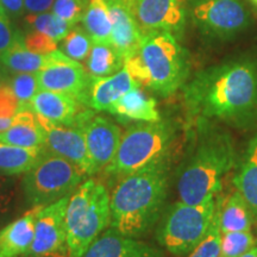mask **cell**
<instances>
[{
  "mask_svg": "<svg viewBox=\"0 0 257 257\" xmlns=\"http://www.w3.org/2000/svg\"><path fill=\"white\" fill-rule=\"evenodd\" d=\"M185 101L205 119L239 120L257 113V63L236 59L199 72L185 86Z\"/></svg>",
  "mask_w": 257,
  "mask_h": 257,
  "instance_id": "6da1fadb",
  "label": "cell"
},
{
  "mask_svg": "<svg viewBox=\"0 0 257 257\" xmlns=\"http://www.w3.org/2000/svg\"><path fill=\"white\" fill-rule=\"evenodd\" d=\"M168 189L166 161L124 175L110 194V226L127 237L141 238L161 217Z\"/></svg>",
  "mask_w": 257,
  "mask_h": 257,
  "instance_id": "7a4b0ae2",
  "label": "cell"
},
{
  "mask_svg": "<svg viewBox=\"0 0 257 257\" xmlns=\"http://www.w3.org/2000/svg\"><path fill=\"white\" fill-rule=\"evenodd\" d=\"M124 67L141 86L169 96L187 81L189 57L169 32L146 31L137 53L125 61Z\"/></svg>",
  "mask_w": 257,
  "mask_h": 257,
  "instance_id": "3957f363",
  "label": "cell"
},
{
  "mask_svg": "<svg viewBox=\"0 0 257 257\" xmlns=\"http://www.w3.org/2000/svg\"><path fill=\"white\" fill-rule=\"evenodd\" d=\"M234 162V149L226 134L210 133L198 143L178 181L180 201L200 204L220 192L224 176Z\"/></svg>",
  "mask_w": 257,
  "mask_h": 257,
  "instance_id": "277c9868",
  "label": "cell"
},
{
  "mask_svg": "<svg viewBox=\"0 0 257 257\" xmlns=\"http://www.w3.org/2000/svg\"><path fill=\"white\" fill-rule=\"evenodd\" d=\"M111 224L110 193L100 182L85 180L70 194L66 211L68 257H82Z\"/></svg>",
  "mask_w": 257,
  "mask_h": 257,
  "instance_id": "5b68a950",
  "label": "cell"
},
{
  "mask_svg": "<svg viewBox=\"0 0 257 257\" xmlns=\"http://www.w3.org/2000/svg\"><path fill=\"white\" fill-rule=\"evenodd\" d=\"M85 176L78 166L47 150L23 175L21 188L30 206H47L69 197L82 184Z\"/></svg>",
  "mask_w": 257,
  "mask_h": 257,
  "instance_id": "8992f818",
  "label": "cell"
},
{
  "mask_svg": "<svg viewBox=\"0 0 257 257\" xmlns=\"http://www.w3.org/2000/svg\"><path fill=\"white\" fill-rule=\"evenodd\" d=\"M173 141V130L162 121L144 123L128 127L114 159L106 168L115 175H127L165 160Z\"/></svg>",
  "mask_w": 257,
  "mask_h": 257,
  "instance_id": "52a82bcc",
  "label": "cell"
},
{
  "mask_svg": "<svg viewBox=\"0 0 257 257\" xmlns=\"http://www.w3.org/2000/svg\"><path fill=\"white\" fill-rule=\"evenodd\" d=\"M217 208L216 197L200 204L179 201L169 208L157 230V239L175 256H187L206 236Z\"/></svg>",
  "mask_w": 257,
  "mask_h": 257,
  "instance_id": "ba28073f",
  "label": "cell"
},
{
  "mask_svg": "<svg viewBox=\"0 0 257 257\" xmlns=\"http://www.w3.org/2000/svg\"><path fill=\"white\" fill-rule=\"evenodd\" d=\"M192 18L199 30L218 38L236 36L251 22L242 0H202L192 5Z\"/></svg>",
  "mask_w": 257,
  "mask_h": 257,
  "instance_id": "9c48e42d",
  "label": "cell"
},
{
  "mask_svg": "<svg viewBox=\"0 0 257 257\" xmlns=\"http://www.w3.org/2000/svg\"><path fill=\"white\" fill-rule=\"evenodd\" d=\"M75 126L82 130L91 161L92 175L101 172L113 161L121 140L118 125L93 111H81L76 118Z\"/></svg>",
  "mask_w": 257,
  "mask_h": 257,
  "instance_id": "30bf717a",
  "label": "cell"
},
{
  "mask_svg": "<svg viewBox=\"0 0 257 257\" xmlns=\"http://www.w3.org/2000/svg\"><path fill=\"white\" fill-rule=\"evenodd\" d=\"M36 75L41 89L68 94L85 104L91 76L81 63L61 50L48 54L47 63Z\"/></svg>",
  "mask_w": 257,
  "mask_h": 257,
  "instance_id": "8fae6325",
  "label": "cell"
},
{
  "mask_svg": "<svg viewBox=\"0 0 257 257\" xmlns=\"http://www.w3.org/2000/svg\"><path fill=\"white\" fill-rule=\"evenodd\" d=\"M69 197L41 208L35 223L34 242L28 255L32 257H68L66 211Z\"/></svg>",
  "mask_w": 257,
  "mask_h": 257,
  "instance_id": "7c38bea8",
  "label": "cell"
},
{
  "mask_svg": "<svg viewBox=\"0 0 257 257\" xmlns=\"http://www.w3.org/2000/svg\"><path fill=\"white\" fill-rule=\"evenodd\" d=\"M133 14L143 32L166 31L178 40L187 22L186 0H134Z\"/></svg>",
  "mask_w": 257,
  "mask_h": 257,
  "instance_id": "4fadbf2b",
  "label": "cell"
},
{
  "mask_svg": "<svg viewBox=\"0 0 257 257\" xmlns=\"http://www.w3.org/2000/svg\"><path fill=\"white\" fill-rule=\"evenodd\" d=\"M44 131V147L48 152L70 161L86 175H92L85 136L79 126L64 125L37 115Z\"/></svg>",
  "mask_w": 257,
  "mask_h": 257,
  "instance_id": "5bb4252c",
  "label": "cell"
},
{
  "mask_svg": "<svg viewBox=\"0 0 257 257\" xmlns=\"http://www.w3.org/2000/svg\"><path fill=\"white\" fill-rule=\"evenodd\" d=\"M112 22L111 44L124 62L140 48L143 31L124 0H105Z\"/></svg>",
  "mask_w": 257,
  "mask_h": 257,
  "instance_id": "9a60e30c",
  "label": "cell"
},
{
  "mask_svg": "<svg viewBox=\"0 0 257 257\" xmlns=\"http://www.w3.org/2000/svg\"><path fill=\"white\" fill-rule=\"evenodd\" d=\"M82 257H163V253L156 246L110 227L93 240Z\"/></svg>",
  "mask_w": 257,
  "mask_h": 257,
  "instance_id": "2e32d148",
  "label": "cell"
},
{
  "mask_svg": "<svg viewBox=\"0 0 257 257\" xmlns=\"http://www.w3.org/2000/svg\"><path fill=\"white\" fill-rule=\"evenodd\" d=\"M141 85L130 72L123 67L119 72L102 78H91L85 104L94 111L108 112L110 107L120 96Z\"/></svg>",
  "mask_w": 257,
  "mask_h": 257,
  "instance_id": "e0dca14e",
  "label": "cell"
},
{
  "mask_svg": "<svg viewBox=\"0 0 257 257\" xmlns=\"http://www.w3.org/2000/svg\"><path fill=\"white\" fill-rule=\"evenodd\" d=\"M42 207H32L18 219L0 229V257L28 255L34 242L37 214Z\"/></svg>",
  "mask_w": 257,
  "mask_h": 257,
  "instance_id": "ac0fdd59",
  "label": "cell"
},
{
  "mask_svg": "<svg viewBox=\"0 0 257 257\" xmlns=\"http://www.w3.org/2000/svg\"><path fill=\"white\" fill-rule=\"evenodd\" d=\"M79 104L80 101L68 94L40 89L29 102V107L51 121L75 126L80 113Z\"/></svg>",
  "mask_w": 257,
  "mask_h": 257,
  "instance_id": "d6986e66",
  "label": "cell"
},
{
  "mask_svg": "<svg viewBox=\"0 0 257 257\" xmlns=\"http://www.w3.org/2000/svg\"><path fill=\"white\" fill-rule=\"evenodd\" d=\"M0 141L22 148L44 147V131L29 105L19 106L10 126L0 133Z\"/></svg>",
  "mask_w": 257,
  "mask_h": 257,
  "instance_id": "ffe728a7",
  "label": "cell"
},
{
  "mask_svg": "<svg viewBox=\"0 0 257 257\" xmlns=\"http://www.w3.org/2000/svg\"><path fill=\"white\" fill-rule=\"evenodd\" d=\"M123 120L156 123L161 120L156 100L148 96L141 87H136L120 96L108 110Z\"/></svg>",
  "mask_w": 257,
  "mask_h": 257,
  "instance_id": "44dd1931",
  "label": "cell"
},
{
  "mask_svg": "<svg viewBox=\"0 0 257 257\" xmlns=\"http://www.w3.org/2000/svg\"><path fill=\"white\" fill-rule=\"evenodd\" d=\"M237 192L245 201L257 224V135L250 141L242 165L234 178Z\"/></svg>",
  "mask_w": 257,
  "mask_h": 257,
  "instance_id": "7402d4cb",
  "label": "cell"
},
{
  "mask_svg": "<svg viewBox=\"0 0 257 257\" xmlns=\"http://www.w3.org/2000/svg\"><path fill=\"white\" fill-rule=\"evenodd\" d=\"M46 147L22 148L0 141V175H24L42 159Z\"/></svg>",
  "mask_w": 257,
  "mask_h": 257,
  "instance_id": "603a6c76",
  "label": "cell"
},
{
  "mask_svg": "<svg viewBox=\"0 0 257 257\" xmlns=\"http://www.w3.org/2000/svg\"><path fill=\"white\" fill-rule=\"evenodd\" d=\"M218 213L221 233L231 231H251L252 216L238 192L230 195L225 201L219 200Z\"/></svg>",
  "mask_w": 257,
  "mask_h": 257,
  "instance_id": "cb8c5ba5",
  "label": "cell"
},
{
  "mask_svg": "<svg viewBox=\"0 0 257 257\" xmlns=\"http://www.w3.org/2000/svg\"><path fill=\"white\" fill-rule=\"evenodd\" d=\"M48 61V55L32 53L19 35L8 50L0 55V63L14 73H38Z\"/></svg>",
  "mask_w": 257,
  "mask_h": 257,
  "instance_id": "d4e9b609",
  "label": "cell"
},
{
  "mask_svg": "<svg viewBox=\"0 0 257 257\" xmlns=\"http://www.w3.org/2000/svg\"><path fill=\"white\" fill-rule=\"evenodd\" d=\"M123 67L124 60L111 43H93L85 67L91 78L112 75Z\"/></svg>",
  "mask_w": 257,
  "mask_h": 257,
  "instance_id": "484cf974",
  "label": "cell"
},
{
  "mask_svg": "<svg viewBox=\"0 0 257 257\" xmlns=\"http://www.w3.org/2000/svg\"><path fill=\"white\" fill-rule=\"evenodd\" d=\"M81 22L93 43H111L112 22L105 0H89Z\"/></svg>",
  "mask_w": 257,
  "mask_h": 257,
  "instance_id": "4316f807",
  "label": "cell"
},
{
  "mask_svg": "<svg viewBox=\"0 0 257 257\" xmlns=\"http://www.w3.org/2000/svg\"><path fill=\"white\" fill-rule=\"evenodd\" d=\"M28 24L31 30L40 31L47 35L55 42L63 41V38L72 30V25L66 21L57 17L53 12H43V14H34L27 17Z\"/></svg>",
  "mask_w": 257,
  "mask_h": 257,
  "instance_id": "83f0119b",
  "label": "cell"
},
{
  "mask_svg": "<svg viewBox=\"0 0 257 257\" xmlns=\"http://www.w3.org/2000/svg\"><path fill=\"white\" fill-rule=\"evenodd\" d=\"M92 46L93 41L88 32L85 29L75 25L69 31V34L63 38L61 51L72 60L81 63L88 57Z\"/></svg>",
  "mask_w": 257,
  "mask_h": 257,
  "instance_id": "f1b7e54d",
  "label": "cell"
},
{
  "mask_svg": "<svg viewBox=\"0 0 257 257\" xmlns=\"http://www.w3.org/2000/svg\"><path fill=\"white\" fill-rule=\"evenodd\" d=\"M256 244L251 231H231L221 233L220 257H240Z\"/></svg>",
  "mask_w": 257,
  "mask_h": 257,
  "instance_id": "f546056e",
  "label": "cell"
},
{
  "mask_svg": "<svg viewBox=\"0 0 257 257\" xmlns=\"http://www.w3.org/2000/svg\"><path fill=\"white\" fill-rule=\"evenodd\" d=\"M17 176L0 175V227L15 213L18 201Z\"/></svg>",
  "mask_w": 257,
  "mask_h": 257,
  "instance_id": "4dcf8cb0",
  "label": "cell"
},
{
  "mask_svg": "<svg viewBox=\"0 0 257 257\" xmlns=\"http://www.w3.org/2000/svg\"><path fill=\"white\" fill-rule=\"evenodd\" d=\"M221 231L219 225V213H218V201L216 213L210 225L206 236L200 243L188 253L187 257H220Z\"/></svg>",
  "mask_w": 257,
  "mask_h": 257,
  "instance_id": "1f68e13d",
  "label": "cell"
},
{
  "mask_svg": "<svg viewBox=\"0 0 257 257\" xmlns=\"http://www.w3.org/2000/svg\"><path fill=\"white\" fill-rule=\"evenodd\" d=\"M8 85L14 92L19 106L29 105L34 95L41 89L36 73H16L9 79Z\"/></svg>",
  "mask_w": 257,
  "mask_h": 257,
  "instance_id": "d6a6232c",
  "label": "cell"
},
{
  "mask_svg": "<svg viewBox=\"0 0 257 257\" xmlns=\"http://www.w3.org/2000/svg\"><path fill=\"white\" fill-rule=\"evenodd\" d=\"M89 0H55L51 12L72 27L82 21Z\"/></svg>",
  "mask_w": 257,
  "mask_h": 257,
  "instance_id": "836d02e7",
  "label": "cell"
},
{
  "mask_svg": "<svg viewBox=\"0 0 257 257\" xmlns=\"http://www.w3.org/2000/svg\"><path fill=\"white\" fill-rule=\"evenodd\" d=\"M19 108V102L6 83L0 88V133L8 128Z\"/></svg>",
  "mask_w": 257,
  "mask_h": 257,
  "instance_id": "e575fe53",
  "label": "cell"
},
{
  "mask_svg": "<svg viewBox=\"0 0 257 257\" xmlns=\"http://www.w3.org/2000/svg\"><path fill=\"white\" fill-rule=\"evenodd\" d=\"M25 47L32 53L41 54V55H48V54L53 53L57 50V42L51 40L47 35L42 34L40 31L30 30L23 37Z\"/></svg>",
  "mask_w": 257,
  "mask_h": 257,
  "instance_id": "d590c367",
  "label": "cell"
},
{
  "mask_svg": "<svg viewBox=\"0 0 257 257\" xmlns=\"http://www.w3.org/2000/svg\"><path fill=\"white\" fill-rule=\"evenodd\" d=\"M19 36L15 31L5 11H0V55L14 44Z\"/></svg>",
  "mask_w": 257,
  "mask_h": 257,
  "instance_id": "8d00e7d4",
  "label": "cell"
},
{
  "mask_svg": "<svg viewBox=\"0 0 257 257\" xmlns=\"http://www.w3.org/2000/svg\"><path fill=\"white\" fill-rule=\"evenodd\" d=\"M55 0H24L25 11L30 14H43L53 8Z\"/></svg>",
  "mask_w": 257,
  "mask_h": 257,
  "instance_id": "74e56055",
  "label": "cell"
},
{
  "mask_svg": "<svg viewBox=\"0 0 257 257\" xmlns=\"http://www.w3.org/2000/svg\"><path fill=\"white\" fill-rule=\"evenodd\" d=\"M6 15L19 16L24 11V0H0Z\"/></svg>",
  "mask_w": 257,
  "mask_h": 257,
  "instance_id": "f35d334b",
  "label": "cell"
},
{
  "mask_svg": "<svg viewBox=\"0 0 257 257\" xmlns=\"http://www.w3.org/2000/svg\"><path fill=\"white\" fill-rule=\"evenodd\" d=\"M9 79H8V73H6V68L0 63V88L3 86H5L8 83Z\"/></svg>",
  "mask_w": 257,
  "mask_h": 257,
  "instance_id": "ab89813d",
  "label": "cell"
},
{
  "mask_svg": "<svg viewBox=\"0 0 257 257\" xmlns=\"http://www.w3.org/2000/svg\"><path fill=\"white\" fill-rule=\"evenodd\" d=\"M240 257H257V246L255 245L253 248H251L249 251H246L245 253H243Z\"/></svg>",
  "mask_w": 257,
  "mask_h": 257,
  "instance_id": "60d3db41",
  "label": "cell"
},
{
  "mask_svg": "<svg viewBox=\"0 0 257 257\" xmlns=\"http://www.w3.org/2000/svg\"><path fill=\"white\" fill-rule=\"evenodd\" d=\"M125 4H126L128 8H130L131 10H133V5H134V0H124Z\"/></svg>",
  "mask_w": 257,
  "mask_h": 257,
  "instance_id": "b9f144b4",
  "label": "cell"
},
{
  "mask_svg": "<svg viewBox=\"0 0 257 257\" xmlns=\"http://www.w3.org/2000/svg\"><path fill=\"white\" fill-rule=\"evenodd\" d=\"M186 2H187L188 4L194 5V4H197V3H200V2H202V0H186Z\"/></svg>",
  "mask_w": 257,
  "mask_h": 257,
  "instance_id": "7bdbcfd3",
  "label": "cell"
},
{
  "mask_svg": "<svg viewBox=\"0 0 257 257\" xmlns=\"http://www.w3.org/2000/svg\"><path fill=\"white\" fill-rule=\"evenodd\" d=\"M251 2L253 3V4H255V5L257 6V0H251Z\"/></svg>",
  "mask_w": 257,
  "mask_h": 257,
  "instance_id": "ee69618b",
  "label": "cell"
},
{
  "mask_svg": "<svg viewBox=\"0 0 257 257\" xmlns=\"http://www.w3.org/2000/svg\"><path fill=\"white\" fill-rule=\"evenodd\" d=\"M0 11H4V9H3V6H2V4H0Z\"/></svg>",
  "mask_w": 257,
  "mask_h": 257,
  "instance_id": "f6af8a7d",
  "label": "cell"
}]
</instances>
